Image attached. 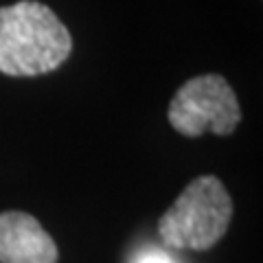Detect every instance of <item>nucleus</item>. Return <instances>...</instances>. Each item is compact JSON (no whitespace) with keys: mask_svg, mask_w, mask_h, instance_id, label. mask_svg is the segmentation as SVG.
<instances>
[{"mask_svg":"<svg viewBox=\"0 0 263 263\" xmlns=\"http://www.w3.org/2000/svg\"><path fill=\"white\" fill-rule=\"evenodd\" d=\"M60 250L42 224L24 211L0 213V263H57Z\"/></svg>","mask_w":263,"mask_h":263,"instance_id":"nucleus-4","label":"nucleus"},{"mask_svg":"<svg viewBox=\"0 0 263 263\" xmlns=\"http://www.w3.org/2000/svg\"><path fill=\"white\" fill-rule=\"evenodd\" d=\"M167 119L178 134L197 138L206 132L230 136L241 121L235 90L221 75H200L184 81L169 103Z\"/></svg>","mask_w":263,"mask_h":263,"instance_id":"nucleus-3","label":"nucleus"},{"mask_svg":"<svg viewBox=\"0 0 263 263\" xmlns=\"http://www.w3.org/2000/svg\"><path fill=\"white\" fill-rule=\"evenodd\" d=\"M233 197L217 176L191 180L174 206L158 219L160 239L174 250H209L226 235Z\"/></svg>","mask_w":263,"mask_h":263,"instance_id":"nucleus-2","label":"nucleus"},{"mask_svg":"<svg viewBox=\"0 0 263 263\" xmlns=\"http://www.w3.org/2000/svg\"><path fill=\"white\" fill-rule=\"evenodd\" d=\"M72 53V37L51 7L20 0L0 7V72L37 77L57 70Z\"/></svg>","mask_w":263,"mask_h":263,"instance_id":"nucleus-1","label":"nucleus"},{"mask_svg":"<svg viewBox=\"0 0 263 263\" xmlns=\"http://www.w3.org/2000/svg\"><path fill=\"white\" fill-rule=\"evenodd\" d=\"M134 263H174V259H171L169 254H164L162 250H158V248H147V250L136 254Z\"/></svg>","mask_w":263,"mask_h":263,"instance_id":"nucleus-5","label":"nucleus"}]
</instances>
